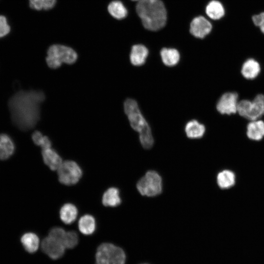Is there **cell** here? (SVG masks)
<instances>
[{
    "instance_id": "obj_8",
    "label": "cell",
    "mask_w": 264,
    "mask_h": 264,
    "mask_svg": "<svg viewBox=\"0 0 264 264\" xmlns=\"http://www.w3.org/2000/svg\"><path fill=\"white\" fill-rule=\"evenodd\" d=\"M57 171L59 181L66 185L76 184L82 176L80 166L71 160L63 162Z\"/></svg>"
},
{
    "instance_id": "obj_22",
    "label": "cell",
    "mask_w": 264,
    "mask_h": 264,
    "mask_svg": "<svg viewBox=\"0 0 264 264\" xmlns=\"http://www.w3.org/2000/svg\"><path fill=\"white\" fill-rule=\"evenodd\" d=\"M205 12L210 18L215 20L221 19L225 14L223 6L220 2L216 0L209 2L206 7Z\"/></svg>"
},
{
    "instance_id": "obj_2",
    "label": "cell",
    "mask_w": 264,
    "mask_h": 264,
    "mask_svg": "<svg viewBox=\"0 0 264 264\" xmlns=\"http://www.w3.org/2000/svg\"><path fill=\"white\" fill-rule=\"evenodd\" d=\"M136 11L147 30L157 31L166 23V9L161 0H140L136 4Z\"/></svg>"
},
{
    "instance_id": "obj_18",
    "label": "cell",
    "mask_w": 264,
    "mask_h": 264,
    "mask_svg": "<svg viewBox=\"0 0 264 264\" xmlns=\"http://www.w3.org/2000/svg\"><path fill=\"white\" fill-rule=\"evenodd\" d=\"M185 131L187 136L191 139L201 138L205 132L204 126L198 121L193 120L189 121L186 125Z\"/></svg>"
},
{
    "instance_id": "obj_1",
    "label": "cell",
    "mask_w": 264,
    "mask_h": 264,
    "mask_svg": "<svg viewBox=\"0 0 264 264\" xmlns=\"http://www.w3.org/2000/svg\"><path fill=\"white\" fill-rule=\"evenodd\" d=\"M45 99L41 90L20 91L9 101V108L14 124L19 129H32L40 117V106Z\"/></svg>"
},
{
    "instance_id": "obj_7",
    "label": "cell",
    "mask_w": 264,
    "mask_h": 264,
    "mask_svg": "<svg viewBox=\"0 0 264 264\" xmlns=\"http://www.w3.org/2000/svg\"><path fill=\"white\" fill-rule=\"evenodd\" d=\"M237 112L250 121L259 119L264 114V95L259 94L253 101L244 99L239 101Z\"/></svg>"
},
{
    "instance_id": "obj_31",
    "label": "cell",
    "mask_w": 264,
    "mask_h": 264,
    "mask_svg": "<svg viewBox=\"0 0 264 264\" xmlns=\"http://www.w3.org/2000/svg\"><path fill=\"white\" fill-rule=\"evenodd\" d=\"M252 19L254 24L260 27L262 32L264 34V12L254 15Z\"/></svg>"
},
{
    "instance_id": "obj_6",
    "label": "cell",
    "mask_w": 264,
    "mask_h": 264,
    "mask_svg": "<svg viewBox=\"0 0 264 264\" xmlns=\"http://www.w3.org/2000/svg\"><path fill=\"white\" fill-rule=\"evenodd\" d=\"M138 192L143 196L154 197L162 192V179L156 171L150 170L136 183Z\"/></svg>"
},
{
    "instance_id": "obj_27",
    "label": "cell",
    "mask_w": 264,
    "mask_h": 264,
    "mask_svg": "<svg viewBox=\"0 0 264 264\" xmlns=\"http://www.w3.org/2000/svg\"><path fill=\"white\" fill-rule=\"evenodd\" d=\"M29 1L30 7L38 10L51 9L56 2V0H29Z\"/></svg>"
},
{
    "instance_id": "obj_23",
    "label": "cell",
    "mask_w": 264,
    "mask_h": 264,
    "mask_svg": "<svg viewBox=\"0 0 264 264\" xmlns=\"http://www.w3.org/2000/svg\"><path fill=\"white\" fill-rule=\"evenodd\" d=\"M217 182L221 189H228L232 187L235 183V176L233 172L228 170H223L218 173Z\"/></svg>"
},
{
    "instance_id": "obj_29",
    "label": "cell",
    "mask_w": 264,
    "mask_h": 264,
    "mask_svg": "<svg viewBox=\"0 0 264 264\" xmlns=\"http://www.w3.org/2000/svg\"><path fill=\"white\" fill-rule=\"evenodd\" d=\"M66 232L63 228L55 227L49 231L48 236L61 242L63 244V242Z\"/></svg>"
},
{
    "instance_id": "obj_10",
    "label": "cell",
    "mask_w": 264,
    "mask_h": 264,
    "mask_svg": "<svg viewBox=\"0 0 264 264\" xmlns=\"http://www.w3.org/2000/svg\"><path fill=\"white\" fill-rule=\"evenodd\" d=\"M41 246L42 251L52 260L61 258L66 249L61 242L48 236L43 240Z\"/></svg>"
},
{
    "instance_id": "obj_17",
    "label": "cell",
    "mask_w": 264,
    "mask_h": 264,
    "mask_svg": "<svg viewBox=\"0 0 264 264\" xmlns=\"http://www.w3.org/2000/svg\"><path fill=\"white\" fill-rule=\"evenodd\" d=\"M15 146L11 138L6 134H0V159L5 160L13 154Z\"/></svg>"
},
{
    "instance_id": "obj_4",
    "label": "cell",
    "mask_w": 264,
    "mask_h": 264,
    "mask_svg": "<svg viewBox=\"0 0 264 264\" xmlns=\"http://www.w3.org/2000/svg\"><path fill=\"white\" fill-rule=\"evenodd\" d=\"M46 62L52 69L59 67L63 63L72 64L77 59V54L72 48L61 44L50 46L47 52Z\"/></svg>"
},
{
    "instance_id": "obj_14",
    "label": "cell",
    "mask_w": 264,
    "mask_h": 264,
    "mask_svg": "<svg viewBox=\"0 0 264 264\" xmlns=\"http://www.w3.org/2000/svg\"><path fill=\"white\" fill-rule=\"evenodd\" d=\"M42 154L44 163L51 170H57L63 162L58 154L51 148L43 149Z\"/></svg>"
},
{
    "instance_id": "obj_12",
    "label": "cell",
    "mask_w": 264,
    "mask_h": 264,
    "mask_svg": "<svg viewBox=\"0 0 264 264\" xmlns=\"http://www.w3.org/2000/svg\"><path fill=\"white\" fill-rule=\"evenodd\" d=\"M147 48L143 44H135L132 47L130 59L131 63L135 66L144 64L148 55Z\"/></svg>"
},
{
    "instance_id": "obj_32",
    "label": "cell",
    "mask_w": 264,
    "mask_h": 264,
    "mask_svg": "<svg viewBox=\"0 0 264 264\" xmlns=\"http://www.w3.org/2000/svg\"><path fill=\"white\" fill-rule=\"evenodd\" d=\"M133 0V1H139L140 0Z\"/></svg>"
},
{
    "instance_id": "obj_24",
    "label": "cell",
    "mask_w": 264,
    "mask_h": 264,
    "mask_svg": "<svg viewBox=\"0 0 264 264\" xmlns=\"http://www.w3.org/2000/svg\"><path fill=\"white\" fill-rule=\"evenodd\" d=\"M160 56L163 63L169 66L176 65L180 59L179 52L175 48H162L160 51Z\"/></svg>"
},
{
    "instance_id": "obj_25",
    "label": "cell",
    "mask_w": 264,
    "mask_h": 264,
    "mask_svg": "<svg viewBox=\"0 0 264 264\" xmlns=\"http://www.w3.org/2000/svg\"><path fill=\"white\" fill-rule=\"evenodd\" d=\"M110 14L114 18L120 20L125 18L128 11L123 4L119 0L111 2L108 7Z\"/></svg>"
},
{
    "instance_id": "obj_15",
    "label": "cell",
    "mask_w": 264,
    "mask_h": 264,
    "mask_svg": "<svg viewBox=\"0 0 264 264\" xmlns=\"http://www.w3.org/2000/svg\"><path fill=\"white\" fill-rule=\"evenodd\" d=\"M261 71L260 64L254 59H248L242 64L241 68L242 75L247 79H253Z\"/></svg>"
},
{
    "instance_id": "obj_3",
    "label": "cell",
    "mask_w": 264,
    "mask_h": 264,
    "mask_svg": "<svg viewBox=\"0 0 264 264\" xmlns=\"http://www.w3.org/2000/svg\"><path fill=\"white\" fill-rule=\"evenodd\" d=\"M124 109L131 126L139 132L140 142L143 148L151 149L154 143L151 130L140 112L136 101L131 98L127 99L124 103Z\"/></svg>"
},
{
    "instance_id": "obj_30",
    "label": "cell",
    "mask_w": 264,
    "mask_h": 264,
    "mask_svg": "<svg viewBox=\"0 0 264 264\" xmlns=\"http://www.w3.org/2000/svg\"><path fill=\"white\" fill-rule=\"evenodd\" d=\"M10 27L8 25L6 18L0 15V38L6 35L10 32Z\"/></svg>"
},
{
    "instance_id": "obj_16",
    "label": "cell",
    "mask_w": 264,
    "mask_h": 264,
    "mask_svg": "<svg viewBox=\"0 0 264 264\" xmlns=\"http://www.w3.org/2000/svg\"><path fill=\"white\" fill-rule=\"evenodd\" d=\"M102 201L105 206L114 207L119 205L121 198L119 189L115 187L107 189L103 195Z\"/></svg>"
},
{
    "instance_id": "obj_5",
    "label": "cell",
    "mask_w": 264,
    "mask_h": 264,
    "mask_svg": "<svg viewBox=\"0 0 264 264\" xmlns=\"http://www.w3.org/2000/svg\"><path fill=\"white\" fill-rule=\"evenodd\" d=\"M126 260L123 249L109 242L101 244L95 254V264H125Z\"/></svg>"
},
{
    "instance_id": "obj_11",
    "label": "cell",
    "mask_w": 264,
    "mask_h": 264,
    "mask_svg": "<svg viewBox=\"0 0 264 264\" xmlns=\"http://www.w3.org/2000/svg\"><path fill=\"white\" fill-rule=\"evenodd\" d=\"M190 27V32L192 35L202 39L209 34L212 29V25L205 17L199 16L193 19Z\"/></svg>"
},
{
    "instance_id": "obj_28",
    "label": "cell",
    "mask_w": 264,
    "mask_h": 264,
    "mask_svg": "<svg viewBox=\"0 0 264 264\" xmlns=\"http://www.w3.org/2000/svg\"><path fill=\"white\" fill-rule=\"evenodd\" d=\"M78 241L79 238L76 232L69 231L66 232L63 243L66 249H72L76 246Z\"/></svg>"
},
{
    "instance_id": "obj_21",
    "label": "cell",
    "mask_w": 264,
    "mask_h": 264,
    "mask_svg": "<svg viewBox=\"0 0 264 264\" xmlns=\"http://www.w3.org/2000/svg\"><path fill=\"white\" fill-rule=\"evenodd\" d=\"M79 231L84 235L92 234L96 229L95 220L92 216L85 215L82 216L78 221Z\"/></svg>"
},
{
    "instance_id": "obj_13",
    "label": "cell",
    "mask_w": 264,
    "mask_h": 264,
    "mask_svg": "<svg viewBox=\"0 0 264 264\" xmlns=\"http://www.w3.org/2000/svg\"><path fill=\"white\" fill-rule=\"evenodd\" d=\"M246 134L251 140H261L264 137V122L260 119L250 121L247 126Z\"/></svg>"
},
{
    "instance_id": "obj_19",
    "label": "cell",
    "mask_w": 264,
    "mask_h": 264,
    "mask_svg": "<svg viewBox=\"0 0 264 264\" xmlns=\"http://www.w3.org/2000/svg\"><path fill=\"white\" fill-rule=\"evenodd\" d=\"M21 242L25 250L30 253L36 252L40 245L39 237L31 232L23 234L21 238Z\"/></svg>"
},
{
    "instance_id": "obj_20",
    "label": "cell",
    "mask_w": 264,
    "mask_h": 264,
    "mask_svg": "<svg viewBox=\"0 0 264 264\" xmlns=\"http://www.w3.org/2000/svg\"><path fill=\"white\" fill-rule=\"evenodd\" d=\"M77 215L78 210L76 207L71 203L65 204L60 211V217L61 220L67 224L73 222Z\"/></svg>"
},
{
    "instance_id": "obj_26",
    "label": "cell",
    "mask_w": 264,
    "mask_h": 264,
    "mask_svg": "<svg viewBox=\"0 0 264 264\" xmlns=\"http://www.w3.org/2000/svg\"><path fill=\"white\" fill-rule=\"evenodd\" d=\"M32 139L33 142L40 146L43 150L51 148V142L49 138L43 135L39 131H36L33 133Z\"/></svg>"
},
{
    "instance_id": "obj_9",
    "label": "cell",
    "mask_w": 264,
    "mask_h": 264,
    "mask_svg": "<svg viewBox=\"0 0 264 264\" xmlns=\"http://www.w3.org/2000/svg\"><path fill=\"white\" fill-rule=\"evenodd\" d=\"M238 103V94L235 92H227L220 97L216 107L220 113L229 115L237 112Z\"/></svg>"
}]
</instances>
